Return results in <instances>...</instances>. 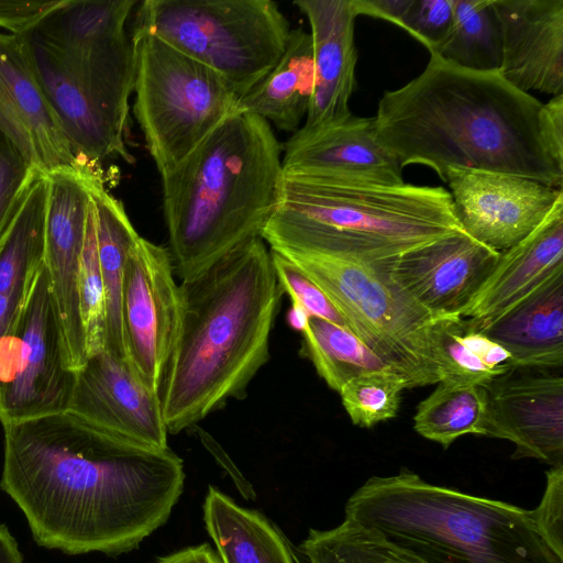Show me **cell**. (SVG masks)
<instances>
[{
	"label": "cell",
	"mask_w": 563,
	"mask_h": 563,
	"mask_svg": "<svg viewBox=\"0 0 563 563\" xmlns=\"http://www.w3.org/2000/svg\"><path fill=\"white\" fill-rule=\"evenodd\" d=\"M0 131L43 175L91 165L74 154L21 36L10 33H0Z\"/></svg>",
	"instance_id": "obj_16"
},
{
	"label": "cell",
	"mask_w": 563,
	"mask_h": 563,
	"mask_svg": "<svg viewBox=\"0 0 563 563\" xmlns=\"http://www.w3.org/2000/svg\"><path fill=\"white\" fill-rule=\"evenodd\" d=\"M441 380L486 386L514 369L510 354L459 316L439 318L431 329Z\"/></svg>",
	"instance_id": "obj_28"
},
{
	"label": "cell",
	"mask_w": 563,
	"mask_h": 563,
	"mask_svg": "<svg viewBox=\"0 0 563 563\" xmlns=\"http://www.w3.org/2000/svg\"><path fill=\"white\" fill-rule=\"evenodd\" d=\"M0 563H23L15 539L2 523H0Z\"/></svg>",
	"instance_id": "obj_45"
},
{
	"label": "cell",
	"mask_w": 563,
	"mask_h": 563,
	"mask_svg": "<svg viewBox=\"0 0 563 563\" xmlns=\"http://www.w3.org/2000/svg\"><path fill=\"white\" fill-rule=\"evenodd\" d=\"M60 0L25 1L0 0V27L13 35L33 30Z\"/></svg>",
	"instance_id": "obj_40"
},
{
	"label": "cell",
	"mask_w": 563,
	"mask_h": 563,
	"mask_svg": "<svg viewBox=\"0 0 563 563\" xmlns=\"http://www.w3.org/2000/svg\"><path fill=\"white\" fill-rule=\"evenodd\" d=\"M296 265L343 317L347 329L407 383L440 382L432 351L437 317L391 277L388 262H369L307 249L275 252Z\"/></svg>",
	"instance_id": "obj_7"
},
{
	"label": "cell",
	"mask_w": 563,
	"mask_h": 563,
	"mask_svg": "<svg viewBox=\"0 0 563 563\" xmlns=\"http://www.w3.org/2000/svg\"><path fill=\"white\" fill-rule=\"evenodd\" d=\"M78 297L87 361L104 351L106 339V297L98 258L92 201H90L86 223L78 277Z\"/></svg>",
	"instance_id": "obj_35"
},
{
	"label": "cell",
	"mask_w": 563,
	"mask_h": 563,
	"mask_svg": "<svg viewBox=\"0 0 563 563\" xmlns=\"http://www.w3.org/2000/svg\"><path fill=\"white\" fill-rule=\"evenodd\" d=\"M563 271V198L527 238L501 252L493 272L459 317L492 318Z\"/></svg>",
	"instance_id": "obj_24"
},
{
	"label": "cell",
	"mask_w": 563,
	"mask_h": 563,
	"mask_svg": "<svg viewBox=\"0 0 563 563\" xmlns=\"http://www.w3.org/2000/svg\"><path fill=\"white\" fill-rule=\"evenodd\" d=\"M461 231L443 187L284 178L261 238L273 252L307 249L384 262Z\"/></svg>",
	"instance_id": "obj_5"
},
{
	"label": "cell",
	"mask_w": 563,
	"mask_h": 563,
	"mask_svg": "<svg viewBox=\"0 0 563 563\" xmlns=\"http://www.w3.org/2000/svg\"><path fill=\"white\" fill-rule=\"evenodd\" d=\"M431 52L462 68L499 71L501 37L492 0H454L452 25Z\"/></svg>",
	"instance_id": "obj_32"
},
{
	"label": "cell",
	"mask_w": 563,
	"mask_h": 563,
	"mask_svg": "<svg viewBox=\"0 0 563 563\" xmlns=\"http://www.w3.org/2000/svg\"><path fill=\"white\" fill-rule=\"evenodd\" d=\"M75 378L43 264L0 336V422L67 411Z\"/></svg>",
	"instance_id": "obj_11"
},
{
	"label": "cell",
	"mask_w": 563,
	"mask_h": 563,
	"mask_svg": "<svg viewBox=\"0 0 563 563\" xmlns=\"http://www.w3.org/2000/svg\"><path fill=\"white\" fill-rule=\"evenodd\" d=\"M47 181L40 174L0 239V294L22 303L44 264Z\"/></svg>",
	"instance_id": "obj_29"
},
{
	"label": "cell",
	"mask_w": 563,
	"mask_h": 563,
	"mask_svg": "<svg viewBox=\"0 0 563 563\" xmlns=\"http://www.w3.org/2000/svg\"><path fill=\"white\" fill-rule=\"evenodd\" d=\"M282 156L272 124L236 112L161 176L168 252L181 282L261 238L280 196Z\"/></svg>",
	"instance_id": "obj_4"
},
{
	"label": "cell",
	"mask_w": 563,
	"mask_h": 563,
	"mask_svg": "<svg viewBox=\"0 0 563 563\" xmlns=\"http://www.w3.org/2000/svg\"><path fill=\"white\" fill-rule=\"evenodd\" d=\"M179 286L181 322L158 390L172 434L243 397L269 358V338L285 294L262 238Z\"/></svg>",
	"instance_id": "obj_3"
},
{
	"label": "cell",
	"mask_w": 563,
	"mask_h": 563,
	"mask_svg": "<svg viewBox=\"0 0 563 563\" xmlns=\"http://www.w3.org/2000/svg\"><path fill=\"white\" fill-rule=\"evenodd\" d=\"M91 201L106 297L104 351L126 361L121 321L122 282L128 253L140 234L122 202L107 190L103 177L95 184Z\"/></svg>",
	"instance_id": "obj_27"
},
{
	"label": "cell",
	"mask_w": 563,
	"mask_h": 563,
	"mask_svg": "<svg viewBox=\"0 0 563 563\" xmlns=\"http://www.w3.org/2000/svg\"><path fill=\"white\" fill-rule=\"evenodd\" d=\"M541 126L550 152L563 165V95L551 97L543 103Z\"/></svg>",
	"instance_id": "obj_41"
},
{
	"label": "cell",
	"mask_w": 563,
	"mask_h": 563,
	"mask_svg": "<svg viewBox=\"0 0 563 563\" xmlns=\"http://www.w3.org/2000/svg\"><path fill=\"white\" fill-rule=\"evenodd\" d=\"M406 380L394 371L366 373L349 380L339 391L353 424L373 428L397 416Z\"/></svg>",
	"instance_id": "obj_34"
},
{
	"label": "cell",
	"mask_w": 563,
	"mask_h": 563,
	"mask_svg": "<svg viewBox=\"0 0 563 563\" xmlns=\"http://www.w3.org/2000/svg\"><path fill=\"white\" fill-rule=\"evenodd\" d=\"M300 549L310 563H429L380 531L346 518L329 530L310 529Z\"/></svg>",
	"instance_id": "obj_33"
},
{
	"label": "cell",
	"mask_w": 563,
	"mask_h": 563,
	"mask_svg": "<svg viewBox=\"0 0 563 563\" xmlns=\"http://www.w3.org/2000/svg\"><path fill=\"white\" fill-rule=\"evenodd\" d=\"M501 37L499 74L517 89L563 95V0H492Z\"/></svg>",
	"instance_id": "obj_20"
},
{
	"label": "cell",
	"mask_w": 563,
	"mask_h": 563,
	"mask_svg": "<svg viewBox=\"0 0 563 563\" xmlns=\"http://www.w3.org/2000/svg\"><path fill=\"white\" fill-rule=\"evenodd\" d=\"M307 16L313 56V91L305 126H319L347 118L356 87V14L351 0H296Z\"/></svg>",
	"instance_id": "obj_21"
},
{
	"label": "cell",
	"mask_w": 563,
	"mask_h": 563,
	"mask_svg": "<svg viewBox=\"0 0 563 563\" xmlns=\"http://www.w3.org/2000/svg\"><path fill=\"white\" fill-rule=\"evenodd\" d=\"M468 321L510 354L514 369L561 367L563 271L551 275L498 314Z\"/></svg>",
	"instance_id": "obj_23"
},
{
	"label": "cell",
	"mask_w": 563,
	"mask_h": 563,
	"mask_svg": "<svg viewBox=\"0 0 563 563\" xmlns=\"http://www.w3.org/2000/svg\"><path fill=\"white\" fill-rule=\"evenodd\" d=\"M486 435L515 444L514 460L536 459L563 465V378L553 374H514L484 386Z\"/></svg>",
	"instance_id": "obj_17"
},
{
	"label": "cell",
	"mask_w": 563,
	"mask_h": 563,
	"mask_svg": "<svg viewBox=\"0 0 563 563\" xmlns=\"http://www.w3.org/2000/svg\"><path fill=\"white\" fill-rule=\"evenodd\" d=\"M40 85L76 157L98 166L119 156L133 162L122 133L33 29L20 35Z\"/></svg>",
	"instance_id": "obj_22"
},
{
	"label": "cell",
	"mask_w": 563,
	"mask_h": 563,
	"mask_svg": "<svg viewBox=\"0 0 563 563\" xmlns=\"http://www.w3.org/2000/svg\"><path fill=\"white\" fill-rule=\"evenodd\" d=\"M75 373L68 412L125 445L168 449L158 393L143 384L128 361L102 351Z\"/></svg>",
	"instance_id": "obj_14"
},
{
	"label": "cell",
	"mask_w": 563,
	"mask_h": 563,
	"mask_svg": "<svg viewBox=\"0 0 563 563\" xmlns=\"http://www.w3.org/2000/svg\"><path fill=\"white\" fill-rule=\"evenodd\" d=\"M133 112L159 175L238 112L239 97L214 70L156 35L133 29Z\"/></svg>",
	"instance_id": "obj_9"
},
{
	"label": "cell",
	"mask_w": 563,
	"mask_h": 563,
	"mask_svg": "<svg viewBox=\"0 0 563 563\" xmlns=\"http://www.w3.org/2000/svg\"><path fill=\"white\" fill-rule=\"evenodd\" d=\"M21 303L8 295L0 294V336L3 335L15 318Z\"/></svg>",
	"instance_id": "obj_46"
},
{
	"label": "cell",
	"mask_w": 563,
	"mask_h": 563,
	"mask_svg": "<svg viewBox=\"0 0 563 563\" xmlns=\"http://www.w3.org/2000/svg\"><path fill=\"white\" fill-rule=\"evenodd\" d=\"M98 166L82 165L46 176V268L62 331L67 336L81 332L78 277L86 223L95 184L102 178Z\"/></svg>",
	"instance_id": "obj_18"
},
{
	"label": "cell",
	"mask_w": 563,
	"mask_h": 563,
	"mask_svg": "<svg viewBox=\"0 0 563 563\" xmlns=\"http://www.w3.org/2000/svg\"><path fill=\"white\" fill-rule=\"evenodd\" d=\"M168 249L137 238L123 273L121 321L126 361L158 393L181 322V291Z\"/></svg>",
	"instance_id": "obj_12"
},
{
	"label": "cell",
	"mask_w": 563,
	"mask_h": 563,
	"mask_svg": "<svg viewBox=\"0 0 563 563\" xmlns=\"http://www.w3.org/2000/svg\"><path fill=\"white\" fill-rule=\"evenodd\" d=\"M301 334L303 354L319 376L336 393L356 376L393 371L347 328L309 317Z\"/></svg>",
	"instance_id": "obj_31"
},
{
	"label": "cell",
	"mask_w": 563,
	"mask_h": 563,
	"mask_svg": "<svg viewBox=\"0 0 563 563\" xmlns=\"http://www.w3.org/2000/svg\"><path fill=\"white\" fill-rule=\"evenodd\" d=\"M310 34L291 29L275 66L238 102V112L254 114L277 129L294 133L306 118L313 91Z\"/></svg>",
	"instance_id": "obj_25"
},
{
	"label": "cell",
	"mask_w": 563,
	"mask_h": 563,
	"mask_svg": "<svg viewBox=\"0 0 563 563\" xmlns=\"http://www.w3.org/2000/svg\"><path fill=\"white\" fill-rule=\"evenodd\" d=\"M357 15L388 21L400 26L412 0H351Z\"/></svg>",
	"instance_id": "obj_42"
},
{
	"label": "cell",
	"mask_w": 563,
	"mask_h": 563,
	"mask_svg": "<svg viewBox=\"0 0 563 563\" xmlns=\"http://www.w3.org/2000/svg\"><path fill=\"white\" fill-rule=\"evenodd\" d=\"M136 4L134 0H60L34 27L124 134L135 73L126 23Z\"/></svg>",
	"instance_id": "obj_10"
},
{
	"label": "cell",
	"mask_w": 563,
	"mask_h": 563,
	"mask_svg": "<svg viewBox=\"0 0 563 563\" xmlns=\"http://www.w3.org/2000/svg\"><path fill=\"white\" fill-rule=\"evenodd\" d=\"M1 424L0 487L46 549L130 552L167 521L184 490V463L169 448L125 445L68 411Z\"/></svg>",
	"instance_id": "obj_1"
},
{
	"label": "cell",
	"mask_w": 563,
	"mask_h": 563,
	"mask_svg": "<svg viewBox=\"0 0 563 563\" xmlns=\"http://www.w3.org/2000/svg\"><path fill=\"white\" fill-rule=\"evenodd\" d=\"M271 255L278 283L290 297L292 306L302 309L309 317L347 328L328 297L296 265L273 251Z\"/></svg>",
	"instance_id": "obj_37"
},
{
	"label": "cell",
	"mask_w": 563,
	"mask_h": 563,
	"mask_svg": "<svg viewBox=\"0 0 563 563\" xmlns=\"http://www.w3.org/2000/svg\"><path fill=\"white\" fill-rule=\"evenodd\" d=\"M429 53L417 77L383 93L374 115L379 141L400 167L424 165L443 181L459 167L562 188L563 165L542 132L543 103L499 71L462 68Z\"/></svg>",
	"instance_id": "obj_2"
},
{
	"label": "cell",
	"mask_w": 563,
	"mask_h": 563,
	"mask_svg": "<svg viewBox=\"0 0 563 563\" xmlns=\"http://www.w3.org/2000/svg\"><path fill=\"white\" fill-rule=\"evenodd\" d=\"M133 29L211 68L239 99L275 66L291 30L272 0H145Z\"/></svg>",
	"instance_id": "obj_8"
},
{
	"label": "cell",
	"mask_w": 563,
	"mask_h": 563,
	"mask_svg": "<svg viewBox=\"0 0 563 563\" xmlns=\"http://www.w3.org/2000/svg\"><path fill=\"white\" fill-rule=\"evenodd\" d=\"M203 521L222 563H300L284 533L262 512L209 486Z\"/></svg>",
	"instance_id": "obj_26"
},
{
	"label": "cell",
	"mask_w": 563,
	"mask_h": 563,
	"mask_svg": "<svg viewBox=\"0 0 563 563\" xmlns=\"http://www.w3.org/2000/svg\"><path fill=\"white\" fill-rule=\"evenodd\" d=\"M154 563H222V561L210 544L203 543L157 558Z\"/></svg>",
	"instance_id": "obj_43"
},
{
	"label": "cell",
	"mask_w": 563,
	"mask_h": 563,
	"mask_svg": "<svg viewBox=\"0 0 563 563\" xmlns=\"http://www.w3.org/2000/svg\"><path fill=\"white\" fill-rule=\"evenodd\" d=\"M344 510L429 563H563L530 510L428 483L407 468L369 477Z\"/></svg>",
	"instance_id": "obj_6"
},
{
	"label": "cell",
	"mask_w": 563,
	"mask_h": 563,
	"mask_svg": "<svg viewBox=\"0 0 563 563\" xmlns=\"http://www.w3.org/2000/svg\"><path fill=\"white\" fill-rule=\"evenodd\" d=\"M202 442L210 450V452L217 457L219 463L225 467L227 472L233 478L240 493L247 499L255 498V492L251 484L240 474L234 464L230 461L229 456L221 450V448L208 435L203 434Z\"/></svg>",
	"instance_id": "obj_44"
},
{
	"label": "cell",
	"mask_w": 563,
	"mask_h": 563,
	"mask_svg": "<svg viewBox=\"0 0 563 563\" xmlns=\"http://www.w3.org/2000/svg\"><path fill=\"white\" fill-rule=\"evenodd\" d=\"M500 253L464 231L388 262L393 279L437 317L459 316L486 282Z\"/></svg>",
	"instance_id": "obj_19"
},
{
	"label": "cell",
	"mask_w": 563,
	"mask_h": 563,
	"mask_svg": "<svg viewBox=\"0 0 563 563\" xmlns=\"http://www.w3.org/2000/svg\"><path fill=\"white\" fill-rule=\"evenodd\" d=\"M444 181L463 231L499 253L527 238L563 198L562 188L500 172L450 167Z\"/></svg>",
	"instance_id": "obj_13"
},
{
	"label": "cell",
	"mask_w": 563,
	"mask_h": 563,
	"mask_svg": "<svg viewBox=\"0 0 563 563\" xmlns=\"http://www.w3.org/2000/svg\"><path fill=\"white\" fill-rule=\"evenodd\" d=\"M486 420L484 386L441 380L417 406L413 428L421 437L446 449L463 435H486Z\"/></svg>",
	"instance_id": "obj_30"
},
{
	"label": "cell",
	"mask_w": 563,
	"mask_h": 563,
	"mask_svg": "<svg viewBox=\"0 0 563 563\" xmlns=\"http://www.w3.org/2000/svg\"><path fill=\"white\" fill-rule=\"evenodd\" d=\"M283 177L309 181L404 184L402 168L379 141L374 117L302 125L283 146Z\"/></svg>",
	"instance_id": "obj_15"
},
{
	"label": "cell",
	"mask_w": 563,
	"mask_h": 563,
	"mask_svg": "<svg viewBox=\"0 0 563 563\" xmlns=\"http://www.w3.org/2000/svg\"><path fill=\"white\" fill-rule=\"evenodd\" d=\"M309 319V316L300 308L291 306V309L289 311L288 316V322L290 325L298 331H302L303 328L307 324V321Z\"/></svg>",
	"instance_id": "obj_47"
},
{
	"label": "cell",
	"mask_w": 563,
	"mask_h": 563,
	"mask_svg": "<svg viewBox=\"0 0 563 563\" xmlns=\"http://www.w3.org/2000/svg\"><path fill=\"white\" fill-rule=\"evenodd\" d=\"M453 2L454 0H412L399 27L429 52L434 51L452 25Z\"/></svg>",
	"instance_id": "obj_38"
},
{
	"label": "cell",
	"mask_w": 563,
	"mask_h": 563,
	"mask_svg": "<svg viewBox=\"0 0 563 563\" xmlns=\"http://www.w3.org/2000/svg\"><path fill=\"white\" fill-rule=\"evenodd\" d=\"M40 174L0 131V239Z\"/></svg>",
	"instance_id": "obj_36"
},
{
	"label": "cell",
	"mask_w": 563,
	"mask_h": 563,
	"mask_svg": "<svg viewBox=\"0 0 563 563\" xmlns=\"http://www.w3.org/2000/svg\"><path fill=\"white\" fill-rule=\"evenodd\" d=\"M545 475L543 496L530 515L538 534L563 561V465L551 466Z\"/></svg>",
	"instance_id": "obj_39"
}]
</instances>
